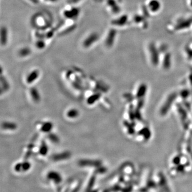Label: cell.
Masks as SVG:
<instances>
[{
  "label": "cell",
  "instance_id": "1",
  "mask_svg": "<svg viewBox=\"0 0 192 192\" xmlns=\"http://www.w3.org/2000/svg\"><path fill=\"white\" fill-rule=\"evenodd\" d=\"M31 168V164L28 162H24L16 164L15 169L17 172H25Z\"/></svg>",
  "mask_w": 192,
  "mask_h": 192
},
{
  "label": "cell",
  "instance_id": "2",
  "mask_svg": "<svg viewBox=\"0 0 192 192\" xmlns=\"http://www.w3.org/2000/svg\"><path fill=\"white\" fill-rule=\"evenodd\" d=\"M47 177L49 180L50 181L52 180L53 182L56 183L57 184L60 183L62 179V177L60 176V175H59V173L54 171H51L48 173Z\"/></svg>",
  "mask_w": 192,
  "mask_h": 192
},
{
  "label": "cell",
  "instance_id": "3",
  "mask_svg": "<svg viewBox=\"0 0 192 192\" xmlns=\"http://www.w3.org/2000/svg\"><path fill=\"white\" fill-rule=\"evenodd\" d=\"M79 165L82 167L86 166H98L100 165V161L98 160H88L84 159L81 160L79 161Z\"/></svg>",
  "mask_w": 192,
  "mask_h": 192
},
{
  "label": "cell",
  "instance_id": "4",
  "mask_svg": "<svg viewBox=\"0 0 192 192\" xmlns=\"http://www.w3.org/2000/svg\"><path fill=\"white\" fill-rule=\"evenodd\" d=\"M39 76V72L37 70H34L28 75L26 78V82L28 84H31L34 82Z\"/></svg>",
  "mask_w": 192,
  "mask_h": 192
},
{
  "label": "cell",
  "instance_id": "5",
  "mask_svg": "<svg viewBox=\"0 0 192 192\" xmlns=\"http://www.w3.org/2000/svg\"><path fill=\"white\" fill-rule=\"evenodd\" d=\"M70 157V153L69 152H64V153H60L59 154H56L54 155L52 157L53 160L55 161H59V160H65Z\"/></svg>",
  "mask_w": 192,
  "mask_h": 192
},
{
  "label": "cell",
  "instance_id": "6",
  "mask_svg": "<svg viewBox=\"0 0 192 192\" xmlns=\"http://www.w3.org/2000/svg\"><path fill=\"white\" fill-rule=\"evenodd\" d=\"M2 126L3 129L5 130H15L17 129V126L16 125V123L11 122H4L2 124Z\"/></svg>",
  "mask_w": 192,
  "mask_h": 192
},
{
  "label": "cell",
  "instance_id": "7",
  "mask_svg": "<svg viewBox=\"0 0 192 192\" xmlns=\"http://www.w3.org/2000/svg\"><path fill=\"white\" fill-rule=\"evenodd\" d=\"M53 128V124L50 122H47L44 123L41 126V129L42 131L45 133L50 132Z\"/></svg>",
  "mask_w": 192,
  "mask_h": 192
},
{
  "label": "cell",
  "instance_id": "8",
  "mask_svg": "<svg viewBox=\"0 0 192 192\" xmlns=\"http://www.w3.org/2000/svg\"><path fill=\"white\" fill-rule=\"evenodd\" d=\"M31 98L35 102H39L41 99L40 95H39V92L38 90H37L36 88H31Z\"/></svg>",
  "mask_w": 192,
  "mask_h": 192
},
{
  "label": "cell",
  "instance_id": "9",
  "mask_svg": "<svg viewBox=\"0 0 192 192\" xmlns=\"http://www.w3.org/2000/svg\"><path fill=\"white\" fill-rule=\"evenodd\" d=\"M67 116L70 118H75L79 116V112L78 110L72 108L67 111L66 113Z\"/></svg>",
  "mask_w": 192,
  "mask_h": 192
},
{
  "label": "cell",
  "instance_id": "10",
  "mask_svg": "<svg viewBox=\"0 0 192 192\" xmlns=\"http://www.w3.org/2000/svg\"><path fill=\"white\" fill-rule=\"evenodd\" d=\"M99 94H94L92 96H91L87 100V103L89 105H92L94 104L95 102L98 100V99L99 98Z\"/></svg>",
  "mask_w": 192,
  "mask_h": 192
},
{
  "label": "cell",
  "instance_id": "11",
  "mask_svg": "<svg viewBox=\"0 0 192 192\" xmlns=\"http://www.w3.org/2000/svg\"><path fill=\"white\" fill-rule=\"evenodd\" d=\"M47 152H48L47 146L44 142H43L39 149V154L43 156H45V155H47Z\"/></svg>",
  "mask_w": 192,
  "mask_h": 192
},
{
  "label": "cell",
  "instance_id": "12",
  "mask_svg": "<svg viewBox=\"0 0 192 192\" xmlns=\"http://www.w3.org/2000/svg\"><path fill=\"white\" fill-rule=\"evenodd\" d=\"M49 138L50 139V140H52L55 142H57L58 141V138L57 137V136H56L55 134H51L50 135V137H49Z\"/></svg>",
  "mask_w": 192,
  "mask_h": 192
}]
</instances>
